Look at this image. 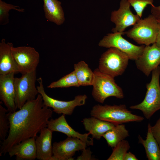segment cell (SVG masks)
Instances as JSON below:
<instances>
[{
    "label": "cell",
    "instance_id": "26",
    "mask_svg": "<svg viewBox=\"0 0 160 160\" xmlns=\"http://www.w3.org/2000/svg\"><path fill=\"white\" fill-rule=\"evenodd\" d=\"M130 148L128 141L123 140L113 148L112 152L108 160H124V156Z\"/></svg>",
    "mask_w": 160,
    "mask_h": 160
},
{
    "label": "cell",
    "instance_id": "9",
    "mask_svg": "<svg viewBox=\"0 0 160 160\" xmlns=\"http://www.w3.org/2000/svg\"><path fill=\"white\" fill-rule=\"evenodd\" d=\"M124 34V32L108 33L100 41L98 46L117 48L127 54L129 60H135L141 55L145 45L138 46L130 43L122 36Z\"/></svg>",
    "mask_w": 160,
    "mask_h": 160
},
{
    "label": "cell",
    "instance_id": "8",
    "mask_svg": "<svg viewBox=\"0 0 160 160\" xmlns=\"http://www.w3.org/2000/svg\"><path fill=\"white\" fill-rule=\"evenodd\" d=\"M37 80L39 84L37 88L39 93L42 97L44 105L52 108L53 109V111L57 114L71 115L76 107L84 105L85 103L87 98L85 95H77L73 100L69 101L60 100L53 98L46 93L42 78L39 77Z\"/></svg>",
    "mask_w": 160,
    "mask_h": 160
},
{
    "label": "cell",
    "instance_id": "2",
    "mask_svg": "<svg viewBox=\"0 0 160 160\" xmlns=\"http://www.w3.org/2000/svg\"><path fill=\"white\" fill-rule=\"evenodd\" d=\"M90 115L116 125L130 122H140L144 119L142 116L132 114L124 104L96 105L92 108Z\"/></svg>",
    "mask_w": 160,
    "mask_h": 160
},
{
    "label": "cell",
    "instance_id": "1",
    "mask_svg": "<svg viewBox=\"0 0 160 160\" xmlns=\"http://www.w3.org/2000/svg\"><path fill=\"white\" fill-rule=\"evenodd\" d=\"M53 111L44 105L41 95L26 103L17 111L8 112L10 127L9 134L0 145V156L8 153L14 145L27 139L37 137V134L47 127Z\"/></svg>",
    "mask_w": 160,
    "mask_h": 160
},
{
    "label": "cell",
    "instance_id": "16",
    "mask_svg": "<svg viewBox=\"0 0 160 160\" xmlns=\"http://www.w3.org/2000/svg\"><path fill=\"white\" fill-rule=\"evenodd\" d=\"M52 132L47 127L42 129L36 139V159L39 160H52Z\"/></svg>",
    "mask_w": 160,
    "mask_h": 160
},
{
    "label": "cell",
    "instance_id": "33",
    "mask_svg": "<svg viewBox=\"0 0 160 160\" xmlns=\"http://www.w3.org/2000/svg\"><path fill=\"white\" fill-rule=\"evenodd\" d=\"M159 21V31L156 43L160 46V21Z\"/></svg>",
    "mask_w": 160,
    "mask_h": 160
},
{
    "label": "cell",
    "instance_id": "12",
    "mask_svg": "<svg viewBox=\"0 0 160 160\" xmlns=\"http://www.w3.org/2000/svg\"><path fill=\"white\" fill-rule=\"evenodd\" d=\"M87 146L86 143L79 138L72 137L55 142L52 145V160H74L72 156L76 152L82 151Z\"/></svg>",
    "mask_w": 160,
    "mask_h": 160
},
{
    "label": "cell",
    "instance_id": "32",
    "mask_svg": "<svg viewBox=\"0 0 160 160\" xmlns=\"http://www.w3.org/2000/svg\"><path fill=\"white\" fill-rule=\"evenodd\" d=\"M135 156L131 152H127L124 158V160H137Z\"/></svg>",
    "mask_w": 160,
    "mask_h": 160
},
{
    "label": "cell",
    "instance_id": "28",
    "mask_svg": "<svg viewBox=\"0 0 160 160\" xmlns=\"http://www.w3.org/2000/svg\"><path fill=\"white\" fill-rule=\"evenodd\" d=\"M129 3L133 8L136 14L141 18L142 16L143 12L148 5L153 6V0H127Z\"/></svg>",
    "mask_w": 160,
    "mask_h": 160
},
{
    "label": "cell",
    "instance_id": "5",
    "mask_svg": "<svg viewBox=\"0 0 160 160\" xmlns=\"http://www.w3.org/2000/svg\"><path fill=\"white\" fill-rule=\"evenodd\" d=\"M159 31V21L152 14L141 18L125 34L136 43L145 46L156 42Z\"/></svg>",
    "mask_w": 160,
    "mask_h": 160
},
{
    "label": "cell",
    "instance_id": "3",
    "mask_svg": "<svg viewBox=\"0 0 160 160\" xmlns=\"http://www.w3.org/2000/svg\"><path fill=\"white\" fill-rule=\"evenodd\" d=\"M160 66H158L152 72L151 80L146 84L147 91L143 100L140 104L129 107L142 111L147 119L160 109Z\"/></svg>",
    "mask_w": 160,
    "mask_h": 160
},
{
    "label": "cell",
    "instance_id": "25",
    "mask_svg": "<svg viewBox=\"0 0 160 160\" xmlns=\"http://www.w3.org/2000/svg\"><path fill=\"white\" fill-rule=\"evenodd\" d=\"M7 109L0 104V140L3 141L9 132L10 124Z\"/></svg>",
    "mask_w": 160,
    "mask_h": 160
},
{
    "label": "cell",
    "instance_id": "11",
    "mask_svg": "<svg viewBox=\"0 0 160 160\" xmlns=\"http://www.w3.org/2000/svg\"><path fill=\"white\" fill-rule=\"evenodd\" d=\"M130 5L127 0H121L119 9L112 12L111 21L115 26L112 29L113 33H123L128 27L133 25L141 18L132 12Z\"/></svg>",
    "mask_w": 160,
    "mask_h": 160
},
{
    "label": "cell",
    "instance_id": "27",
    "mask_svg": "<svg viewBox=\"0 0 160 160\" xmlns=\"http://www.w3.org/2000/svg\"><path fill=\"white\" fill-rule=\"evenodd\" d=\"M11 9L15 10L20 12L24 11L23 9L20 8L17 6L7 4L0 0V24L5 25L9 23V12Z\"/></svg>",
    "mask_w": 160,
    "mask_h": 160
},
{
    "label": "cell",
    "instance_id": "19",
    "mask_svg": "<svg viewBox=\"0 0 160 160\" xmlns=\"http://www.w3.org/2000/svg\"><path fill=\"white\" fill-rule=\"evenodd\" d=\"M82 122L85 130L92 135V138L98 140H100L103 134L116 125L93 116L84 118Z\"/></svg>",
    "mask_w": 160,
    "mask_h": 160
},
{
    "label": "cell",
    "instance_id": "23",
    "mask_svg": "<svg viewBox=\"0 0 160 160\" xmlns=\"http://www.w3.org/2000/svg\"><path fill=\"white\" fill-rule=\"evenodd\" d=\"M129 136L124 124L116 125L103 134L102 137L106 140L109 146L114 147L120 141Z\"/></svg>",
    "mask_w": 160,
    "mask_h": 160
},
{
    "label": "cell",
    "instance_id": "6",
    "mask_svg": "<svg viewBox=\"0 0 160 160\" xmlns=\"http://www.w3.org/2000/svg\"><path fill=\"white\" fill-rule=\"evenodd\" d=\"M129 60L125 53L117 48H110L101 55L98 68L101 72L114 78L124 73Z\"/></svg>",
    "mask_w": 160,
    "mask_h": 160
},
{
    "label": "cell",
    "instance_id": "31",
    "mask_svg": "<svg viewBox=\"0 0 160 160\" xmlns=\"http://www.w3.org/2000/svg\"><path fill=\"white\" fill-rule=\"evenodd\" d=\"M151 14L159 21H160V5L151 6Z\"/></svg>",
    "mask_w": 160,
    "mask_h": 160
},
{
    "label": "cell",
    "instance_id": "7",
    "mask_svg": "<svg viewBox=\"0 0 160 160\" xmlns=\"http://www.w3.org/2000/svg\"><path fill=\"white\" fill-rule=\"evenodd\" d=\"M36 78V70L15 77V102L17 109H20L27 101L35 99L39 94L35 86Z\"/></svg>",
    "mask_w": 160,
    "mask_h": 160
},
{
    "label": "cell",
    "instance_id": "4",
    "mask_svg": "<svg viewBox=\"0 0 160 160\" xmlns=\"http://www.w3.org/2000/svg\"><path fill=\"white\" fill-rule=\"evenodd\" d=\"M93 71L95 77L92 95L96 101L103 103L110 97L120 99L124 98L123 90L116 83L114 78L101 72L98 68Z\"/></svg>",
    "mask_w": 160,
    "mask_h": 160
},
{
    "label": "cell",
    "instance_id": "17",
    "mask_svg": "<svg viewBox=\"0 0 160 160\" xmlns=\"http://www.w3.org/2000/svg\"><path fill=\"white\" fill-rule=\"evenodd\" d=\"M12 43H6L2 39L0 42V75L18 73L12 52Z\"/></svg>",
    "mask_w": 160,
    "mask_h": 160
},
{
    "label": "cell",
    "instance_id": "20",
    "mask_svg": "<svg viewBox=\"0 0 160 160\" xmlns=\"http://www.w3.org/2000/svg\"><path fill=\"white\" fill-rule=\"evenodd\" d=\"M43 9L46 18L57 25L62 24L65 20L61 3L57 0H43Z\"/></svg>",
    "mask_w": 160,
    "mask_h": 160
},
{
    "label": "cell",
    "instance_id": "10",
    "mask_svg": "<svg viewBox=\"0 0 160 160\" xmlns=\"http://www.w3.org/2000/svg\"><path fill=\"white\" fill-rule=\"evenodd\" d=\"M12 52L18 73L22 74L36 70L39 62L40 56L33 47H13Z\"/></svg>",
    "mask_w": 160,
    "mask_h": 160
},
{
    "label": "cell",
    "instance_id": "22",
    "mask_svg": "<svg viewBox=\"0 0 160 160\" xmlns=\"http://www.w3.org/2000/svg\"><path fill=\"white\" fill-rule=\"evenodd\" d=\"M74 68L80 86L92 85L94 73L85 62L82 60L75 64Z\"/></svg>",
    "mask_w": 160,
    "mask_h": 160
},
{
    "label": "cell",
    "instance_id": "24",
    "mask_svg": "<svg viewBox=\"0 0 160 160\" xmlns=\"http://www.w3.org/2000/svg\"><path fill=\"white\" fill-rule=\"evenodd\" d=\"M80 86L74 71L63 76L58 80L51 83L48 88H68Z\"/></svg>",
    "mask_w": 160,
    "mask_h": 160
},
{
    "label": "cell",
    "instance_id": "21",
    "mask_svg": "<svg viewBox=\"0 0 160 160\" xmlns=\"http://www.w3.org/2000/svg\"><path fill=\"white\" fill-rule=\"evenodd\" d=\"M139 142L143 146L146 156L149 160H160V148L151 129V125H148V132L145 140L138 136Z\"/></svg>",
    "mask_w": 160,
    "mask_h": 160
},
{
    "label": "cell",
    "instance_id": "30",
    "mask_svg": "<svg viewBox=\"0 0 160 160\" xmlns=\"http://www.w3.org/2000/svg\"><path fill=\"white\" fill-rule=\"evenodd\" d=\"M81 154L77 157L76 160H94L92 156V152L90 148L82 150Z\"/></svg>",
    "mask_w": 160,
    "mask_h": 160
},
{
    "label": "cell",
    "instance_id": "18",
    "mask_svg": "<svg viewBox=\"0 0 160 160\" xmlns=\"http://www.w3.org/2000/svg\"><path fill=\"white\" fill-rule=\"evenodd\" d=\"M35 138H31L13 146L8 152L10 157L15 156L17 160H33L36 159Z\"/></svg>",
    "mask_w": 160,
    "mask_h": 160
},
{
    "label": "cell",
    "instance_id": "29",
    "mask_svg": "<svg viewBox=\"0 0 160 160\" xmlns=\"http://www.w3.org/2000/svg\"><path fill=\"white\" fill-rule=\"evenodd\" d=\"M152 133L157 141L160 148V118L153 126H151Z\"/></svg>",
    "mask_w": 160,
    "mask_h": 160
},
{
    "label": "cell",
    "instance_id": "15",
    "mask_svg": "<svg viewBox=\"0 0 160 160\" xmlns=\"http://www.w3.org/2000/svg\"><path fill=\"white\" fill-rule=\"evenodd\" d=\"M65 114L58 118L51 119L48 122L47 127L53 132H58L66 135L68 137H77L86 143L87 146L93 145V138L89 137V132L81 134L76 131L67 123Z\"/></svg>",
    "mask_w": 160,
    "mask_h": 160
},
{
    "label": "cell",
    "instance_id": "13",
    "mask_svg": "<svg viewBox=\"0 0 160 160\" xmlns=\"http://www.w3.org/2000/svg\"><path fill=\"white\" fill-rule=\"evenodd\" d=\"M138 69L148 76L160 64V46L155 43L145 46L141 55L135 60Z\"/></svg>",
    "mask_w": 160,
    "mask_h": 160
},
{
    "label": "cell",
    "instance_id": "14",
    "mask_svg": "<svg viewBox=\"0 0 160 160\" xmlns=\"http://www.w3.org/2000/svg\"><path fill=\"white\" fill-rule=\"evenodd\" d=\"M14 73L0 75V99L9 112L12 113L17 109L15 103Z\"/></svg>",
    "mask_w": 160,
    "mask_h": 160
}]
</instances>
